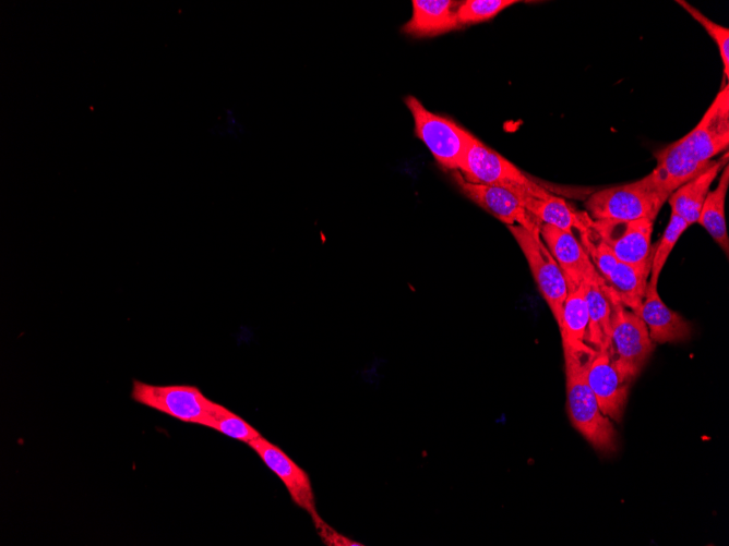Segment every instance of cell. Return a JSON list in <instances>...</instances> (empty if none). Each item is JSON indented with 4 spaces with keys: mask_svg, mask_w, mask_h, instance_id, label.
I'll use <instances>...</instances> for the list:
<instances>
[{
    "mask_svg": "<svg viewBox=\"0 0 729 546\" xmlns=\"http://www.w3.org/2000/svg\"><path fill=\"white\" fill-rule=\"evenodd\" d=\"M565 360L566 411L573 427L602 453L617 450L611 420L602 414L587 381L588 366L597 352L591 347L563 348Z\"/></svg>",
    "mask_w": 729,
    "mask_h": 546,
    "instance_id": "1",
    "label": "cell"
},
{
    "mask_svg": "<svg viewBox=\"0 0 729 546\" xmlns=\"http://www.w3.org/2000/svg\"><path fill=\"white\" fill-rule=\"evenodd\" d=\"M465 180L488 185L502 186L514 193L519 199L524 197L546 198L549 191L529 179L510 160L473 137L458 170Z\"/></svg>",
    "mask_w": 729,
    "mask_h": 546,
    "instance_id": "2",
    "label": "cell"
},
{
    "mask_svg": "<svg viewBox=\"0 0 729 546\" xmlns=\"http://www.w3.org/2000/svg\"><path fill=\"white\" fill-rule=\"evenodd\" d=\"M404 101L414 119L415 135L441 167L457 171L474 135L454 121L429 111L414 96H406Z\"/></svg>",
    "mask_w": 729,
    "mask_h": 546,
    "instance_id": "3",
    "label": "cell"
},
{
    "mask_svg": "<svg viewBox=\"0 0 729 546\" xmlns=\"http://www.w3.org/2000/svg\"><path fill=\"white\" fill-rule=\"evenodd\" d=\"M666 203L645 180L599 190L586 201L585 207L591 220H637L655 221Z\"/></svg>",
    "mask_w": 729,
    "mask_h": 546,
    "instance_id": "4",
    "label": "cell"
},
{
    "mask_svg": "<svg viewBox=\"0 0 729 546\" xmlns=\"http://www.w3.org/2000/svg\"><path fill=\"white\" fill-rule=\"evenodd\" d=\"M654 349L655 343L642 318L618 300L606 349L617 368L631 381L640 374Z\"/></svg>",
    "mask_w": 729,
    "mask_h": 546,
    "instance_id": "5",
    "label": "cell"
},
{
    "mask_svg": "<svg viewBox=\"0 0 729 546\" xmlns=\"http://www.w3.org/2000/svg\"><path fill=\"white\" fill-rule=\"evenodd\" d=\"M131 398L135 402L184 423L204 425L213 400L192 385H152L132 380Z\"/></svg>",
    "mask_w": 729,
    "mask_h": 546,
    "instance_id": "6",
    "label": "cell"
},
{
    "mask_svg": "<svg viewBox=\"0 0 729 546\" xmlns=\"http://www.w3.org/2000/svg\"><path fill=\"white\" fill-rule=\"evenodd\" d=\"M679 155L695 161L712 160L729 146V85L716 95L700 122L686 135L669 144Z\"/></svg>",
    "mask_w": 729,
    "mask_h": 546,
    "instance_id": "7",
    "label": "cell"
},
{
    "mask_svg": "<svg viewBox=\"0 0 729 546\" xmlns=\"http://www.w3.org/2000/svg\"><path fill=\"white\" fill-rule=\"evenodd\" d=\"M519 245L537 288L548 304L558 326L569 289L564 275L547 248L539 233L530 232L521 226H507Z\"/></svg>",
    "mask_w": 729,
    "mask_h": 546,
    "instance_id": "8",
    "label": "cell"
},
{
    "mask_svg": "<svg viewBox=\"0 0 729 546\" xmlns=\"http://www.w3.org/2000/svg\"><path fill=\"white\" fill-rule=\"evenodd\" d=\"M590 228L620 262L652 263L653 220H591Z\"/></svg>",
    "mask_w": 729,
    "mask_h": 546,
    "instance_id": "9",
    "label": "cell"
},
{
    "mask_svg": "<svg viewBox=\"0 0 729 546\" xmlns=\"http://www.w3.org/2000/svg\"><path fill=\"white\" fill-rule=\"evenodd\" d=\"M453 177L464 195L500 221L507 226H521L530 232L540 234L541 222L511 191L498 185L469 182L459 171H453Z\"/></svg>",
    "mask_w": 729,
    "mask_h": 546,
    "instance_id": "10",
    "label": "cell"
},
{
    "mask_svg": "<svg viewBox=\"0 0 729 546\" xmlns=\"http://www.w3.org/2000/svg\"><path fill=\"white\" fill-rule=\"evenodd\" d=\"M265 465L283 482L292 501L310 517L318 513L311 481L307 472L279 447L262 435L248 444Z\"/></svg>",
    "mask_w": 729,
    "mask_h": 546,
    "instance_id": "11",
    "label": "cell"
},
{
    "mask_svg": "<svg viewBox=\"0 0 729 546\" xmlns=\"http://www.w3.org/2000/svg\"><path fill=\"white\" fill-rule=\"evenodd\" d=\"M587 381L602 414L620 422L631 381L620 373L607 350L595 353L587 369Z\"/></svg>",
    "mask_w": 729,
    "mask_h": 546,
    "instance_id": "12",
    "label": "cell"
},
{
    "mask_svg": "<svg viewBox=\"0 0 729 546\" xmlns=\"http://www.w3.org/2000/svg\"><path fill=\"white\" fill-rule=\"evenodd\" d=\"M540 236L560 266L569 291L577 289L595 266L573 232L541 223Z\"/></svg>",
    "mask_w": 729,
    "mask_h": 546,
    "instance_id": "13",
    "label": "cell"
},
{
    "mask_svg": "<svg viewBox=\"0 0 729 546\" xmlns=\"http://www.w3.org/2000/svg\"><path fill=\"white\" fill-rule=\"evenodd\" d=\"M582 286L589 316V344L596 351L606 350L619 298L596 268L586 276Z\"/></svg>",
    "mask_w": 729,
    "mask_h": 546,
    "instance_id": "14",
    "label": "cell"
},
{
    "mask_svg": "<svg viewBox=\"0 0 729 546\" xmlns=\"http://www.w3.org/2000/svg\"><path fill=\"white\" fill-rule=\"evenodd\" d=\"M654 343H673L688 340L692 333L691 324L679 313L669 308L657 291V284L647 282L643 303L636 313Z\"/></svg>",
    "mask_w": 729,
    "mask_h": 546,
    "instance_id": "15",
    "label": "cell"
},
{
    "mask_svg": "<svg viewBox=\"0 0 729 546\" xmlns=\"http://www.w3.org/2000/svg\"><path fill=\"white\" fill-rule=\"evenodd\" d=\"M657 165L643 179L664 201L681 185L707 170L715 160L695 161L686 159L669 145L655 154Z\"/></svg>",
    "mask_w": 729,
    "mask_h": 546,
    "instance_id": "16",
    "label": "cell"
},
{
    "mask_svg": "<svg viewBox=\"0 0 729 546\" xmlns=\"http://www.w3.org/2000/svg\"><path fill=\"white\" fill-rule=\"evenodd\" d=\"M459 1L413 0L411 17L402 26V32L414 37H432L459 27L456 10Z\"/></svg>",
    "mask_w": 729,
    "mask_h": 546,
    "instance_id": "17",
    "label": "cell"
},
{
    "mask_svg": "<svg viewBox=\"0 0 729 546\" xmlns=\"http://www.w3.org/2000/svg\"><path fill=\"white\" fill-rule=\"evenodd\" d=\"M727 165L728 153L725 151L707 170L678 187L667 199L671 213L681 217L689 226L697 222L712 183Z\"/></svg>",
    "mask_w": 729,
    "mask_h": 546,
    "instance_id": "18",
    "label": "cell"
},
{
    "mask_svg": "<svg viewBox=\"0 0 729 546\" xmlns=\"http://www.w3.org/2000/svg\"><path fill=\"white\" fill-rule=\"evenodd\" d=\"M519 201L541 223L571 232L575 228L581 234L590 230L591 219L589 216L575 211L563 198L551 194L546 198L524 197Z\"/></svg>",
    "mask_w": 729,
    "mask_h": 546,
    "instance_id": "19",
    "label": "cell"
},
{
    "mask_svg": "<svg viewBox=\"0 0 729 546\" xmlns=\"http://www.w3.org/2000/svg\"><path fill=\"white\" fill-rule=\"evenodd\" d=\"M650 264L632 265L617 260L602 278L620 302L635 314L638 312L648 282Z\"/></svg>",
    "mask_w": 729,
    "mask_h": 546,
    "instance_id": "20",
    "label": "cell"
},
{
    "mask_svg": "<svg viewBox=\"0 0 729 546\" xmlns=\"http://www.w3.org/2000/svg\"><path fill=\"white\" fill-rule=\"evenodd\" d=\"M559 329L563 348L591 347L589 344V316L582 284L569 291L563 304Z\"/></svg>",
    "mask_w": 729,
    "mask_h": 546,
    "instance_id": "21",
    "label": "cell"
},
{
    "mask_svg": "<svg viewBox=\"0 0 729 546\" xmlns=\"http://www.w3.org/2000/svg\"><path fill=\"white\" fill-rule=\"evenodd\" d=\"M729 186L728 165L722 169L715 190L709 191L702 206L697 222L728 255L729 239L725 218V201Z\"/></svg>",
    "mask_w": 729,
    "mask_h": 546,
    "instance_id": "22",
    "label": "cell"
},
{
    "mask_svg": "<svg viewBox=\"0 0 729 546\" xmlns=\"http://www.w3.org/2000/svg\"><path fill=\"white\" fill-rule=\"evenodd\" d=\"M203 426L213 428L228 437L249 444L261 434L252 425L226 407L214 402Z\"/></svg>",
    "mask_w": 729,
    "mask_h": 546,
    "instance_id": "23",
    "label": "cell"
},
{
    "mask_svg": "<svg viewBox=\"0 0 729 546\" xmlns=\"http://www.w3.org/2000/svg\"><path fill=\"white\" fill-rule=\"evenodd\" d=\"M688 227L689 225L685 220L671 213L660 240L653 247L649 282L654 284L658 283L659 276L670 253Z\"/></svg>",
    "mask_w": 729,
    "mask_h": 546,
    "instance_id": "24",
    "label": "cell"
},
{
    "mask_svg": "<svg viewBox=\"0 0 729 546\" xmlns=\"http://www.w3.org/2000/svg\"><path fill=\"white\" fill-rule=\"evenodd\" d=\"M516 0H466L456 10L459 27L493 19L504 9L517 3Z\"/></svg>",
    "mask_w": 729,
    "mask_h": 546,
    "instance_id": "25",
    "label": "cell"
},
{
    "mask_svg": "<svg viewBox=\"0 0 729 546\" xmlns=\"http://www.w3.org/2000/svg\"><path fill=\"white\" fill-rule=\"evenodd\" d=\"M695 21H697L716 43L724 66L726 80L729 77V29L705 16L686 1H677Z\"/></svg>",
    "mask_w": 729,
    "mask_h": 546,
    "instance_id": "26",
    "label": "cell"
},
{
    "mask_svg": "<svg viewBox=\"0 0 729 546\" xmlns=\"http://www.w3.org/2000/svg\"><path fill=\"white\" fill-rule=\"evenodd\" d=\"M315 530L323 542L327 546H362L363 544L356 542L334 530L330 526L318 513L311 517Z\"/></svg>",
    "mask_w": 729,
    "mask_h": 546,
    "instance_id": "27",
    "label": "cell"
}]
</instances>
